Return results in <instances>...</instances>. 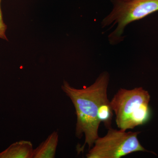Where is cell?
<instances>
[{
    "label": "cell",
    "mask_w": 158,
    "mask_h": 158,
    "mask_svg": "<svg viewBox=\"0 0 158 158\" xmlns=\"http://www.w3.org/2000/svg\"><path fill=\"white\" fill-rule=\"evenodd\" d=\"M109 81L110 75L107 72H104L89 87L77 89L65 81L61 86L62 91L70 99L75 109L76 136L81 139L85 135V143L81 147L77 148L78 153L84 152L86 145L90 149L99 137L101 122L98 118V111L102 104L108 100Z\"/></svg>",
    "instance_id": "obj_1"
},
{
    "label": "cell",
    "mask_w": 158,
    "mask_h": 158,
    "mask_svg": "<svg viewBox=\"0 0 158 158\" xmlns=\"http://www.w3.org/2000/svg\"><path fill=\"white\" fill-rule=\"evenodd\" d=\"M150 100L149 93L141 87L120 88L110 101L119 130L133 129L147 123L151 117Z\"/></svg>",
    "instance_id": "obj_2"
},
{
    "label": "cell",
    "mask_w": 158,
    "mask_h": 158,
    "mask_svg": "<svg viewBox=\"0 0 158 158\" xmlns=\"http://www.w3.org/2000/svg\"><path fill=\"white\" fill-rule=\"evenodd\" d=\"M113 9L102 21L103 27L116 25L109 36L112 44L120 42L128 24L158 11V0H113Z\"/></svg>",
    "instance_id": "obj_3"
},
{
    "label": "cell",
    "mask_w": 158,
    "mask_h": 158,
    "mask_svg": "<svg viewBox=\"0 0 158 158\" xmlns=\"http://www.w3.org/2000/svg\"><path fill=\"white\" fill-rule=\"evenodd\" d=\"M140 131L126 132L121 130L108 129L104 137H99L86 154L87 158H120L138 152L152 153L140 144L138 137Z\"/></svg>",
    "instance_id": "obj_4"
},
{
    "label": "cell",
    "mask_w": 158,
    "mask_h": 158,
    "mask_svg": "<svg viewBox=\"0 0 158 158\" xmlns=\"http://www.w3.org/2000/svg\"><path fill=\"white\" fill-rule=\"evenodd\" d=\"M33 151L31 141L22 140L13 143L0 153V158H32Z\"/></svg>",
    "instance_id": "obj_5"
},
{
    "label": "cell",
    "mask_w": 158,
    "mask_h": 158,
    "mask_svg": "<svg viewBox=\"0 0 158 158\" xmlns=\"http://www.w3.org/2000/svg\"><path fill=\"white\" fill-rule=\"evenodd\" d=\"M59 134L55 131L33 151L32 158H54L56 156Z\"/></svg>",
    "instance_id": "obj_6"
},
{
    "label": "cell",
    "mask_w": 158,
    "mask_h": 158,
    "mask_svg": "<svg viewBox=\"0 0 158 158\" xmlns=\"http://www.w3.org/2000/svg\"><path fill=\"white\" fill-rule=\"evenodd\" d=\"M1 1L2 0H0V38L6 40H8L6 34V30H7V26L3 21L2 14L1 10Z\"/></svg>",
    "instance_id": "obj_7"
}]
</instances>
